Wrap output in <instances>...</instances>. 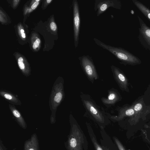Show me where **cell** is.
Here are the masks:
<instances>
[{
    "label": "cell",
    "mask_w": 150,
    "mask_h": 150,
    "mask_svg": "<svg viewBox=\"0 0 150 150\" xmlns=\"http://www.w3.org/2000/svg\"><path fill=\"white\" fill-rule=\"evenodd\" d=\"M134 111V114L129 120V122L132 124H136L140 117L141 114L142 110L143 105L141 102H137L132 105Z\"/></svg>",
    "instance_id": "obj_14"
},
{
    "label": "cell",
    "mask_w": 150,
    "mask_h": 150,
    "mask_svg": "<svg viewBox=\"0 0 150 150\" xmlns=\"http://www.w3.org/2000/svg\"><path fill=\"white\" fill-rule=\"evenodd\" d=\"M39 4V2L36 1L31 6V8L33 9H35L37 7Z\"/></svg>",
    "instance_id": "obj_21"
},
{
    "label": "cell",
    "mask_w": 150,
    "mask_h": 150,
    "mask_svg": "<svg viewBox=\"0 0 150 150\" xmlns=\"http://www.w3.org/2000/svg\"><path fill=\"white\" fill-rule=\"evenodd\" d=\"M79 59L81 66L88 79L92 83L98 79L99 76L93 59L88 55L79 57Z\"/></svg>",
    "instance_id": "obj_6"
},
{
    "label": "cell",
    "mask_w": 150,
    "mask_h": 150,
    "mask_svg": "<svg viewBox=\"0 0 150 150\" xmlns=\"http://www.w3.org/2000/svg\"><path fill=\"white\" fill-rule=\"evenodd\" d=\"M0 95L10 104L13 105H21L22 103L17 95L11 91L5 89L0 90Z\"/></svg>",
    "instance_id": "obj_12"
},
{
    "label": "cell",
    "mask_w": 150,
    "mask_h": 150,
    "mask_svg": "<svg viewBox=\"0 0 150 150\" xmlns=\"http://www.w3.org/2000/svg\"><path fill=\"white\" fill-rule=\"evenodd\" d=\"M133 1L137 7L150 21V10L140 2L135 0Z\"/></svg>",
    "instance_id": "obj_16"
},
{
    "label": "cell",
    "mask_w": 150,
    "mask_h": 150,
    "mask_svg": "<svg viewBox=\"0 0 150 150\" xmlns=\"http://www.w3.org/2000/svg\"><path fill=\"white\" fill-rule=\"evenodd\" d=\"M51 29L55 31L57 29V26L56 23L54 22H52L50 24Z\"/></svg>",
    "instance_id": "obj_20"
},
{
    "label": "cell",
    "mask_w": 150,
    "mask_h": 150,
    "mask_svg": "<svg viewBox=\"0 0 150 150\" xmlns=\"http://www.w3.org/2000/svg\"><path fill=\"white\" fill-rule=\"evenodd\" d=\"M21 36L23 38H25V34L24 33H22Z\"/></svg>",
    "instance_id": "obj_22"
},
{
    "label": "cell",
    "mask_w": 150,
    "mask_h": 150,
    "mask_svg": "<svg viewBox=\"0 0 150 150\" xmlns=\"http://www.w3.org/2000/svg\"><path fill=\"white\" fill-rule=\"evenodd\" d=\"M21 34L23 33H24V30L23 29H22L21 30Z\"/></svg>",
    "instance_id": "obj_24"
},
{
    "label": "cell",
    "mask_w": 150,
    "mask_h": 150,
    "mask_svg": "<svg viewBox=\"0 0 150 150\" xmlns=\"http://www.w3.org/2000/svg\"><path fill=\"white\" fill-rule=\"evenodd\" d=\"M70 130L66 142L67 150H88L86 137L71 114L69 115Z\"/></svg>",
    "instance_id": "obj_2"
},
{
    "label": "cell",
    "mask_w": 150,
    "mask_h": 150,
    "mask_svg": "<svg viewBox=\"0 0 150 150\" xmlns=\"http://www.w3.org/2000/svg\"><path fill=\"white\" fill-rule=\"evenodd\" d=\"M108 92L107 97H102L101 100L104 105L109 108L113 106L120 100L121 98L118 91L114 88L108 90Z\"/></svg>",
    "instance_id": "obj_10"
},
{
    "label": "cell",
    "mask_w": 150,
    "mask_h": 150,
    "mask_svg": "<svg viewBox=\"0 0 150 150\" xmlns=\"http://www.w3.org/2000/svg\"><path fill=\"white\" fill-rule=\"evenodd\" d=\"M93 40L97 45L109 52L122 62L131 64H138L140 62L137 57L122 48L106 44L95 38Z\"/></svg>",
    "instance_id": "obj_4"
},
{
    "label": "cell",
    "mask_w": 150,
    "mask_h": 150,
    "mask_svg": "<svg viewBox=\"0 0 150 150\" xmlns=\"http://www.w3.org/2000/svg\"><path fill=\"white\" fill-rule=\"evenodd\" d=\"M113 138L119 150H125L123 145L117 138L115 137H113Z\"/></svg>",
    "instance_id": "obj_18"
},
{
    "label": "cell",
    "mask_w": 150,
    "mask_h": 150,
    "mask_svg": "<svg viewBox=\"0 0 150 150\" xmlns=\"http://www.w3.org/2000/svg\"><path fill=\"white\" fill-rule=\"evenodd\" d=\"M40 42V40L39 39H37L34 42L33 45V47L34 49H35L39 46Z\"/></svg>",
    "instance_id": "obj_19"
},
{
    "label": "cell",
    "mask_w": 150,
    "mask_h": 150,
    "mask_svg": "<svg viewBox=\"0 0 150 150\" xmlns=\"http://www.w3.org/2000/svg\"><path fill=\"white\" fill-rule=\"evenodd\" d=\"M0 150H3L1 146H0Z\"/></svg>",
    "instance_id": "obj_25"
},
{
    "label": "cell",
    "mask_w": 150,
    "mask_h": 150,
    "mask_svg": "<svg viewBox=\"0 0 150 150\" xmlns=\"http://www.w3.org/2000/svg\"><path fill=\"white\" fill-rule=\"evenodd\" d=\"M64 81L63 77L58 76L54 81L52 88L49 100L50 108L51 112L50 120L51 123L55 122L56 112L65 97Z\"/></svg>",
    "instance_id": "obj_3"
},
{
    "label": "cell",
    "mask_w": 150,
    "mask_h": 150,
    "mask_svg": "<svg viewBox=\"0 0 150 150\" xmlns=\"http://www.w3.org/2000/svg\"><path fill=\"white\" fill-rule=\"evenodd\" d=\"M24 150H39L38 140L35 134L26 141L24 145Z\"/></svg>",
    "instance_id": "obj_15"
},
{
    "label": "cell",
    "mask_w": 150,
    "mask_h": 150,
    "mask_svg": "<svg viewBox=\"0 0 150 150\" xmlns=\"http://www.w3.org/2000/svg\"><path fill=\"white\" fill-rule=\"evenodd\" d=\"M141 31L146 41L150 45V28L144 24H142Z\"/></svg>",
    "instance_id": "obj_17"
},
{
    "label": "cell",
    "mask_w": 150,
    "mask_h": 150,
    "mask_svg": "<svg viewBox=\"0 0 150 150\" xmlns=\"http://www.w3.org/2000/svg\"><path fill=\"white\" fill-rule=\"evenodd\" d=\"M118 113L116 116L112 115L107 112V115L109 119L113 122L120 121L126 117H132L134 114V111L131 107H124L120 109H117Z\"/></svg>",
    "instance_id": "obj_11"
},
{
    "label": "cell",
    "mask_w": 150,
    "mask_h": 150,
    "mask_svg": "<svg viewBox=\"0 0 150 150\" xmlns=\"http://www.w3.org/2000/svg\"><path fill=\"white\" fill-rule=\"evenodd\" d=\"M52 1V0H47V2L48 3H49Z\"/></svg>",
    "instance_id": "obj_23"
},
{
    "label": "cell",
    "mask_w": 150,
    "mask_h": 150,
    "mask_svg": "<svg viewBox=\"0 0 150 150\" xmlns=\"http://www.w3.org/2000/svg\"><path fill=\"white\" fill-rule=\"evenodd\" d=\"M72 5L73 9V30L74 45L77 47L79 40L81 19L79 3L77 0H73Z\"/></svg>",
    "instance_id": "obj_7"
},
{
    "label": "cell",
    "mask_w": 150,
    "mask_h": 150,
    "mask_svg": "<svg viewBox=\"0 0 150 150\" xmlns=\"http://www.w3.org/2000/svg\"><path fill=\"white\" fill-rule=\"evenodd\" d=\"M8 107L10 112L16 122L23 128L26 129L27 127L26 124L20 112L14 105L9 104Z\"/></svg>",
    "instance_id": "obj_13"
},
{
    "label": "cell",
    "mask_w": 150,
    "mask_h": 150,
    "mask_svg": "<svg viewBox=\"0 0 150 150\" xmlns=\"http://www.w3.org/2000/svg\"><path fill=\"white\" fill-rule=\"evenodd\" d=\"M80 98L86 112L101 129H104L110 123L107 112L102 107L100 108L89 94L81 92Z\"/></svg>",
    "instance_id": "obj_1"
},
{
    "label": "cell",
    "mask_w": 150,
    "mask_h": 150,
    "mask_svg": "<svg viewBox=\"0 0 150 150\" xmlns=\"http://www.w3.org/2000/svg\"><path fill=\"white\" fill-rule=\"evenodd\" d=\"M113 77L120 88L123 91H127L128 83L124 74L118 67L114 65L110 67Z\"/></svg>",
    "instance_id": "obj_9"
},
{
    "label": "cell",
    "mask_w": 150,
    "mask_h": 150,
    "mask_svg": "<svg viewBox=\"0 0 150 150\" xmlns=\"http://www.w3.org/2000/svg\"><path fill=\"white\" fill-rule=\"evenodd\" d=\"M40 1L39 0H36V1H38V2H39V1Z\"/></svg>",
    "instance_id": "obj_26"
},
{
    "label": "cell",
    "mask_w": 150,
    "mask_h": 150,
    "mask_svg": "<svg viewBox=\"0 0 150 150\" xmlns=\"http://www.w3.org/2000/svg\"><path fill=\"white\" fill-rule=\"evenodd\" d=\"M120 9L121 4L119 0H95L94 9L96 11V16H99L109 8Z\"/></svg>",
    "instance_id": "obj_8"
},
{
    "label": "cell",
    "mask_w": 150,
    "mask_h": 150,
    "mask_svg": "<svg viewBox=\"0 0 150 150\" xmlns=\"http://www.w3.org/2000/svg\"><path fill=\"white\" fill-rule=\"evenodd\" d=\"M86 125L91 140L95 150H113L112 142L110 140L103 129H101V134L103 139H101V145L97 141L95 134L90 125L86 123Z\"/></svg>",
    "instance_id": "obj_5"
}]
</instances>
